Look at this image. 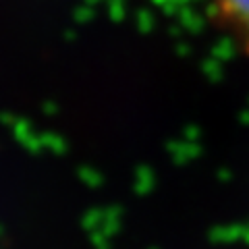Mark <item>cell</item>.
Segmentation results:
<instances>
[{
  "label": "cell",
  "instance_id": "6da1fadb",
  "mask_svg": "<svg viewBox=\"0 0 249 249\" xmlns=\"http://www.w3.org/2000/svg\"><path fill=\"white\" fill-rule=\"evenodd\" d=\"M208 9L216 27L249 58V0H208Z\"/></svg>",
  "mask_w": 249,
  "mask_h": 249
}]
</instances>
